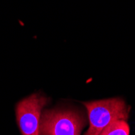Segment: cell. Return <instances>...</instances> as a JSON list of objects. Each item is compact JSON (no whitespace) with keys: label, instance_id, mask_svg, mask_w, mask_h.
<instances>
[{"label":"cell","instance_id":"cell-1","mask_svg":"<svg viewBox=\"0 0 135 135\" xmlns=\"http://www.w3.org/2000/svg\"><path fill=\"white\" fill-rule=\"evenodd\" d=\"M83 104L88 109L90 122L89 129L85 135H99L113 121L117 120H126L129 118L130 107L119 98L85 102Z\"/></svg>","mask_w":135,"mask_h":135},{"label":"cell","instance_id":"cell-2","mask_svg":"<svg viewBox=\"0 0 135 135\" xmlns=\"http://www.w3.org/2000/svg\"><path fill=\"white\" fill-rule=\"evenodd\" d=\"M86 120L70 110H47L40 122L41 135H80Z\"/></svg>","mask_w":135,"mask_h":135},{"label":"cell","instance_id":"cell-3","mask_svg":"<svg viewBox=\"0 0 135 135\" xmlns=\"http://www.w3.org/2000/svg\"><path fill=\"white\" fill-rule=\"evenodd\" d=\"M47 101L44 96L34 94L17 104L16 119L22 135H40L41 112Z\"/></svg>","mask_w":135,"mask_h":135},{"label":"cell","instance_id":"cell-4","mask_svg":"<svg viewBox=\"0 0 135 135\" xmlns=\"http://www.w3.org/2000/svg\"><path fill=\"white\" fill-rule=\"evenodd\" d=\"M129 126L126 120H117L105 127L99 135H129Z\"/></svg>","mask_w":135,"mask_h":135}]
</instances>
